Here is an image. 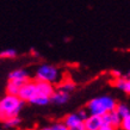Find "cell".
Returning a JSON list of instances; mask_svg holds the SVG:
<instances>
[{
	"instance_id": "obj_1",
	"label": "cell",
	"mask_w": 130,
	"mask_h": 130,
	"mask_svg": "<svg viewBox=\"0 0 130 130\" xmlns=\"http://www.w3.org/2000/svg\"><path fill=\"white\" fill-rule=\"evenodd\" d=\"M117 105V102L112 97L109 95H103V97H97L87 103L86 109L90 115H97V116H103L110 111L115 110Z\"/></svg>"
},
{
	"instance_id": "obj_2",
	"label": "cell",
	"mask_w": 130,
	"mask_h": 130,
	"mask_svg": "<svg viewBox=\"0 0 130 130\" xmlns=\"http://www.w3.org/2000/svg\"><path fill=\"white\" fill-rule=\"evenodd\" d=\"M23 100H20L17 95L6 94L0 99V109L4 111L6 117H16L24 106Z\"/></svg>"
},
{
	"instance_id": "obj_3",
	"label": "cell",
	"mask_w": 130,
	"mask_h": 130,
	"mask_svg": "<svg viewBox=\"0 0 130 130\" xmlns=\"http://www.w3.org/2000/svg\"><path fill=\"white\" fill-rule=\"evenodd\" d=\"M60 79H61L60 71L55 66H53V64L44 63V64L40 66L37 72H36V80H38V81H45V83L55 84Z\"/></svg>"
},
{
	"instance_id": "obj_4",
	"label": "cell",
	"mask_w": 130,
	"mask_h": 130,
	"mask_svg": "<svg viewBox=\"0 0 130 130\" xmlns=\"http://www.w3.org/2000/svg\"><path fill=\"white\" fill-rule=\"evenodd\" d=\"M36 94H37V90H36L35 81L28 80L26 83H24L23 85L19 87V91H18L17 97H18L20 100H23V102L30 103V100H31Z\"/></svg>"
},
{
	"instance_id": "obj_5",
	"label": "cell",
	"mask_w": 130,
	"mask_h": 130,
	"mask_svg": "<svg viewBox=\"0 0 130 130\" xmlns=\"http://www.w3.org/2000/svg\"><path fill=\"white\" fill-rule=\"evenodd\" d=\"M8 80L20 87L24 83H26L29 80V74L28 72L24 71V69H14L8 74Z\"/></svg>"
},
{
	"instance_id": "obj_6",
	"label": "cell",
	"mask_w": 130,
	"mask_h": 130,
	"mask_svg": "<svg viewBox=\"0 0 130 130\" xmlns=\"http://www.w3.org/2000/svg\"><path fill=\"white\" fill-rule=\"evenodd\" d=\"M102 119H103V124H104V125H111L116 130L119 129L121 117H119L118 113L115 110L110 111V112H107V113H105V115H103Z\"/></svg>"
},
{
	"instance_id": "obj_7",
	"label": "cell",
	"mask_w": 130,
	"mask_h": 130,
	"mask_svg": "<svg viewBox=\"0 0 130 130\" xmlns=\"http://www.w3.org/2000/svg\"><path fill=\"white\" fill-rule=\"evenodd\" d=\"M36 90H37V94L44 95V97H48L50 98L53 93L55 92V87H54V84L50 83H45V81H38L36 80Z\"/></svg>"
},
{
	"instance_id": "obj_8",
	"label": "cell",
	"mask_w": 130,
	"mask_h": 130,
	"mask_svg": "<svg viewBox=\"0 0 130 130\" xmlns=\"http://www.w3.org/2000/svg\"><path fill=\"white\" fill-rule=\"evenodd\" d=\"M83 123H84V126H85V130H98L103 125V119H102V116L88 115L87 118Z\"/></svg>"
},
{
	"instance_id": "obj_9",
	"label": "cell",
	"mask_w": 130,
	"mask_h": 130,
	"mask_svg": "<svg viewBox=\"0 0 130 130\" xmlns=\"http://www.w3.org/2000/svg\"><path fill=\"white\" fill-rule=\"evenodd\" d=\"M69 99V93L64 92L62 90H55V92L53 93V95L50 97V100L53 103H55L57 105L60 104H66Z\"/></svg>"
},
{
	"instance_id": "obj_10",
	"label": "cell",
	"mask_w": 130,
	"mask_h": 130,
	"mask_svg": "<svg viewBox=\"0 0 130 130\" xmlns=\"http://www.w3.org/2000/svg\"><path fill=\"white\" fill-rule=\"evenodd\" d=\"M113 85L117 88L122 90L123 92H125V93H129L130 92V80L126 76H122L121 75L118 78H116L113 81Z\"/></svg>"
},
{
	"instance_id": "obj_11",
	"label": "cell",
	"mask_w": 130,
	"mask_h": 130,
	"mask_svg": "<svg viewBox=\"0 0 130 130\" xmlns=\"http://www.w3.org/2000/svg\"><path fill=\"white\" fill-rule=\"evenodd\" d=\"M62 122L67 125V128H71V126L78 125L80 123H83V121L80 119V117L76 113H69L64 117V119H63Z\"/></svg>"
},
{
	"instance_id": "obj_12",
	"label": "cell",
	"mask_w": 130,
	"mask_h": 130,
	"mask_svg": "<svg viewBox=\"0 0 130 130\" xmlns=\"http://www.w3.org/2000/svg\"><path fill=\"white\" fill-rule=\"evenodd\" d=\"M75 87L76 86H75V83L73 80L66 79L64 81H61V84H60V86H59V90H62L64 92H67V93H71V92H73L75 90Z\"/></svg>"
},
{
	"instance_id": "obj_13",
	"label": "cell",
	"mask_w": 130,
	"mask_h": 130,
	"mask_svg": "<svg viewBox=\"0 0 130 130\" xmlns=\"http://www.w3.org/2000/svg\"><path fill=\"white\" fill-rule=\"evenodd\" d=\"M115 111L118 113V116L122 118V117H125V116H130V109L126 104H122V103H117V105L115 107Z\"/></svg>"
},
{
	"instance_id": "obj_14",
	"label": "cell",
	"mask_w": 130,
	"mask_h": 130,
	"mask_svg": "<svg viewBox=\"0 0 130 130\" xmlns=\"http://www.w3.org/2000/svg\"><path fill=\"white\" fill-rule=\"evenodd\" d=\"M49 102H50V98L44 97V95H41V94H36L35 97L30 100V103H31V104H35V105H41V106L47 105Z\"/></svg>"
},
{
	"instance_id": "obj_15",
	"label": "cell",
	"mask_w": 130,
	"mask_h": 130,
	"mask_svg": "<svg viewBox=\"0 0 130 130\" xmlns=\"http://www.w3.org/2000/svg\"><path fill=\"white\" fill-rule=\"evenodd\" d=\"M3 122H4V125L6 126V128L12 129V128H16L17 125H19L20 119L18 116H16V117H6Z\"/></svg>"
},
{
	"instance_id": "obj_16",
	"label": "cell",
	"mask_w": 130,
	"mask_h": 130,
	"mask_svg": "<svg viewBox=\"0 0 130 130\" xmlns=\"http://www.w3.org/2000/svg\"><path fill=\"white\" fill-rule=\"evenodd\" d=\"M18 91H19V86H17L14 83H12V81L8 80L7 85H6V92H7V94L17 95L18 94Z\"/></svg>"
},
{
	"instance_id": "obj_17",
	"label": "cell",
	"mask_w": 130,
	"mask_h": 130,
	"mask_svg": "<svg viewBox=\"0 0 130 130\" xmlns=\"http://www.w3.org/2000/svg\"><path fill=\"white\" fill-rule=\"evenodd\" d=\"M17 56V51L14 49H5L0 53V59H14Z\"/></svg>"
},
{
	"instance_id": "obj_18",
	"label": "cell",
	"mask_w": 130,
	"mask_h": 130,
	"mask_svg": "<svg viewBox=\"0 0 130 130\" xmlns=\"http://www.w3.org/2000/svg\"><path fill=\"white\" fill-rule=\"evenodd\" d=\"M119 128L122 130H130V116H125V117L121 118Z\"/></svg>"
},
{
	"instance_id": "obj_19",
	"label": "cell",
	"mask_w": 130,
	"mask_h": 130,
	"mask_svg": "<svg viewBox=\"0 0 130 130\" xmlns=\"http://www.w3.org/2000/svg\"><path fill=\"white\" fill-rule=\"evenodd\" d=\"M51 128H53V130H68L67 125H66L63 122H56V123H54V124L51 125Z\"/></svg>"
},
{
	"instance_id": "obj_20",
	"label": "cell",
	"mask_w": 130,
	"mask_h": 130,
	"mask_svg": "<svg viewBox=\"0 0 130 130\" xmlns=\"http://www.w3.org/2000/svg\"><path fill=\"white\" fill-rule=\"evenodd\" d=\"M76 115H78V116H79L80 117V119H81V121H85V119L87 118V116H88V111L86 110V109H80L79 111H78V112H76Z\"/></svg>"
},
{
	"instance_id": "obj_21",
	"label": "cell",
	"mask_w": 130,
	"mask_h": 130,
	"mask_svg": "<svg viewBox=\"0 0 130 130\" xmlns=\"http://www.w3.org/2000/svg\"><path fill=\"white\" fill-rule=\"evenodd\" d=\"M68 130H85V126H84V123H80V124H78V125L68 128Z\"/></svg>"
},
{
	"instance_id": "obj_22",
	"label": "cell",
	"mask_w": 130,
	"mask_h": 130,
	"mask_svg": "<svg viewBox=\"0 0 130 130\" xmlns=\"http://www.w3.org/2000/svg\"><path fill=\"white\" fill-rule=\"evenodd\" d=\"M98 130H116V129H115V128H112L111 125H104V124H103V125L100 126Z\"/></svg>"
},
{
	"instance_id": "obj_23",
	"label": "cell",
	"mask_w": 130,
	"mask_h": 130,
	"mask_svg": "<svg viewBox=\"0 0 130 130\" xmlns=\"http://www.w3.org/2000/svg\"><path fill=\"white\" fill-rule=\"evenodd\" d=\"M111 75H112V76H113L115 79H116V78H118V76H121V75H122V73H121L119 71H112V72H111Z\"/></svg>"
},
{
	"instance_id": "obj_24",
	"label": "cell",
	"mask_w": 130,
	"mask_h": 130,
	"mask_svg": "<svg viewBox=\"0 0 130 130\" xmlns=\"http://www.w3.org/2000/svg\"><path fill=\"white\" fill-rule=\"evenodd\" d=\"M6 118V116H5V113H4V111L0 109V122H3L4 119Z\"/></svg>"
},
{
	"instance_id": "obj_25",
	"label": "cell",
	"mask_w": 130,
	"mask_h": 130,
	"mask_svg": "<svg viewBox=\"0 0 130 130\" xmlns=\"http://www.w3.org/2000/svg\"><path fill=\"white\" fill-rule=\"evenodd\" d=\"M37 130H53V128H51V125H49V126H42V128H40V129H37Z\"/></svg>"
}]
</instances>
